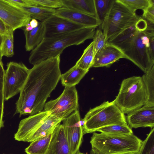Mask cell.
Returning a JSON list of instances; mask_svg holds the SVG:
<instances>
[{
  "instance_id": "obj_1",
  "label": "cell",
  "mask_w": 154,
  "mask_h": 154,
  "mask_svg": "<svg viewBox=\"0 0 154 154\" xmlns=\"http://www.w3.org/2000/svg\"><path fill=\"white\" fill-rule=\"evenodd\" d=\"M60 55L35 65L30 71L16 103L14 115L32 116L43 111L47 99L60 79Z\"/></svg>"
},
{
  "instance_id": "obj_2",
  "label": "cell",
  "mask_w": 154,
  "mask_h": 154,
  "mask_svg": "<svg viewBox=\"0 0 154 154\" xmlns=\"http://www.w3.org/2000/svg\"><path fill=\"white\" fill-rule=\"evenodd\" d=\"M95 27H85L58 35L45 38L39 44L32 50L29 58L34 65L48 59L60 55L66 48L79 45L86 40L93 38Z\"/></svg>"
},
{
  "instance_id": "obj_3",
  "label": "cell",
  "mask_w": 154,
  "mask_h": 154,
  "mask_svg": "<svg viewBox=\"0 0 154 154\" xmlns=\"http://www.w3.org/2000/svg\"><path fill=\"white\" fill-rule=\"evenodd\" d=\"M142 140L134 134L127 135L93 133L91 150L97 154H137Z\"/></svg>"
},
{
  "instance_id": "obj_4",
  "label": "cell",
  "mask_w": 154,
  "mask_h": 154,
  "mask_svg": "<svg viewBox=\"0 0 154 154\" xmlns=\"http://www.w3.org/2000/svg\"><path fill=\"white\" fill-rule=\"evenodd\" d=\"M82 123L83 135L108 126L127 124L125 114L114 101H104L90 109L83 119Z\"/></svg>"
},
{
  "instance_id": "obj_5",
  "label": "cell",
  "mask_w": 154,
  "mask_h": 154,
  "mask_svg": "<svg viewBox=\"0 0 154 154\" xmlns=\"http://www.w3.org/2000/svg\"><path fill=\"white\" fill-rule=\"evenodd\" d=\"M148 100L147 91L141 77L133 76L122 81L118 94L113 101L125 114L141 107Z\"/></svg>"
},
{
  "instance_id": "obj_6",
  "label": "cell",
  "mask_w": 154,
  "mask_h": 154,
  "mask_svg": "<svg viewBox=\"0 0 154 154\" xmlns=\"http://www.w3.org/2000/svg\"><path fill=\"white\" fill-rule=\"evenodd\" d=\"M140 18L118 0H113L101 24L106 41L135 24Z\"/></svg>"
},
{
  "instance_id": "obj_7",
  "label": "cell",
  "mask_w": 154,
  "mask_h": 154,
  "mask_svg": "<svg viewBox=\"0 0 154 154\" xmlns=\"http://www.w3.org/2000/svg\"><path fill=\"white\" fill-rule=\"evenodd\" d=\"M3 81L5 101L20 93L29 75L30 69L22 63L10 62L7 65Z\"/></svg>"
},
{
  "instance_id": "obj_8",
  "label": "cell",
  "mask_w": 154,
  "mask_h": 154,
  "mask_svg": "<svg viewBox=\"0 0 154 154\" xmlns=\"http://www.w3.org/2000/svg\"><path fill=\"white\" fill-rule=\"evenodd\" d=\"M78 109L77 91L75 86H73L65 87L59 97L45 103L43 111H49L51 115L63 120Z\"/></svg>"
},
{
  "instance_id": "obj_9",
  "label": "cell",
  "mask_w": 154,
  "mask_h": 154,
  "mask_svg": "<svg viewBox=\"0 0 154 154\" xmlns=\"http://www.w3.org/2000/svg\"><path fill=\"white\" fill-rule=\"evenodd\" d=\"M149 39L143 31H138L132 44L123 53L125 58L129 60L144 73L154 63H151L148 49Z\"/></svg>"
},
{
  "instance_id": "obj_10",
  "label": "cell",
  "mask_w": 154,
  "mask_h": 154,
  "mask_svg": "<svg viewBox=\"0 0 154 154\" xmlns=\"http://www.w3.org/2000/svg\"><path fill=\"white\" fill-rule=\"evenodd\" d=\"M62 121L71 154H76L79 151L83 136L79 111H75Z\"/></svg>"
},
{
  "instance_id": "obj_11",
  "label": "cell",
  "mask_w": 154,
  "mask_h": 154,
  "mask_svg": "<svg viewBox=\"0 0 154 154\" xmlns=\"http://www.w3.org/2000/svg\"><path fill=\"white\" fill-rule=\"evenodd\" d=\"M0 19L13 31L25 27L32 19L30 16L5 0H0Z\"/></svg>"
},
{
  "instance_id": "obj_12",
  "label": "cell",
  "mask_w": 154,
  "mask_h": 154,
  "mask_svg": "<svg viewBox=\"0 0 154 154\" xmlns=\"http://www.w3.org/2000/svg\"><path fill=\"white\" fill-rule=\"evenodd\" d=\"M127 114V122L131 128L154 127V104L146 103Z\"/></svg>"
},
{
  "instance_id": "obj_13",
  "label": "cell",
  "mask_w": 154,
  "mask_h": 154,
  "mask_svg": "<svg viewBox=\"0 0 154 154\" xmlns=\"http://www.w3.org/2000/svg\"><path fill=\"white\" fill-rule=\"evenodd\" d=\"M43 22L45 27V38L72 32L85 27L55 14Z\"/></svg>"
},
{
  "instance_id": "obj_14",
  "label": "cell",
  "mask_w": 154,
  "mask_h": 154,
  "mask_svg": "<svg viewBox=\"0 0 154 154\" xmlns=\"http://www.w3.org/2000/svg\"><path fill=\"white\" fill-rule=\"evenodd\" d=\"M51 114L49 111H43L30 116L20 122L14 138L19 141L26 142L29 136L47 119Z\"/></svg>"
},
{
  "instance_id": "obj_15",
  "label": "cell",
  "mask_w": 154,
  "mask_h": 154,
  "mask_svg": "<svg viewBox=\"0 0 154 154\" xmlns=\"http://www.w3.org/2000/svg\"><path fill=\"white\" fill-rule=\"evenodd\" d=\"M125 58L123 53L118 48L106 43L94 56L91 67H109L121 58Z\"/></svg>"
},
{
  "instance_id": "obj_16",
  "label": "cell",
  "mask_w": 154,
  "mask_h": 154,
  "mask_svg": "<svg viewBox=\"0 0 154 154\" xmlns=\"http://www.w3.org/2000/svg\"><path fill=\"white\" fill-rule=\"evenodd\" d=\"M55 15L85 27H95L101 24L96 17L65 7L55 9Z\"/></svg>"
},
{
  "instance_id": "obj_17",
  "label": "cell",
  "mask_w": 154,
  "mask_h": 154,
  "mask_svg": "<svg viewBox=\"0 0 154 154\" xmlns=\"http://www.w3.org/2000/svg\"><path fill=\"white\" fill-rule=\"evenodd\" d=\"M46 154H71L62 124H59L54 130Z\"/></svg>"
},
{
  "instance_id": "obj_18",
  "label": "cell",
  "mask_w": 154,
  "mask_h": 154,
  "mask_svg": "<svg viewBox=\"0 0 154 154\" xmlns=\"http://www.w3.org/2000/svg\"><path fill=\"white\" fill-rule=\"evenodd\" d=\"M138 32L134 24L124 29L107 41L106 43L116 46L124 53L131 45Z\"/></svg>"
},
{
  "instance_id": "obj_19",
  "label": "cell",
  "mask_w": 154,
  "mask_h": 154,
  "mask_svg": "<svg viewBox=\"0 0 154 154\" xmlns=\"http://www.w3.org/2000/svg\"><path fill=\"white\" fill-rule=\"evenodd\" d=\"M62 1L63 7L94 17L98 19L95 0H62Z\"/></svg>"
},
{
  "instance_id": "obj_20",
  "label": "cell",
  "mask_w": 154,
  "mask_h": 154,
  "mask_svg": "<svg viewBox=\"0 0 154 154\" xmlns=\"http://www.w3.org/2000/svg\"><path fill=\"white\" fill-rule=\"evenodd\" d=\"M63 120L50 114L49 116L27 138L26 142H32L41 137L46 136L54 130Z\"/></svg>"
},
{
  "instance_id": "obj_21",
  "label": "cell",
  "mask_w": 154,
  "mask_h": 154,
  "mask_svg": "<svg viewBox=\"0 0 154 154\" xmlns=\"http://www.w3.org/2000/svg\"><path fill=\"white\" fill-rule=\"evenodd\" d=\"M26 39L25 48L26 51H32L45 38V27L43 22H39L38 26L29 32L24 30Z\"/></svg>"
},
{
  "instance_id": "obj_22",
  "label": "cell",
  "mask_w": 154,
  "mask_h": 154,
  "mask_svg": "<svg viewBox=\"0 0 154 154\" xmlns=\"http://www.w3.org/2000/svg\"><path fill=\"white\" fill-rule=\"evenodd\" d=\"M88 71L75 65L66 72L61 74L60 79L62 85L65 87L75 86Z\"/></svg>"
},
{
  "instance_id": "obj_23",
  "label": "cell",
  "mask_w": 154,
  "mask_h": 154,
  "mask_svg": "<svg viewBox=\"0 0 154 154\" xmlns=\"http://www.w3.org/2000/svg\"><path fill=\"white\" fill-rule=\"evenodd\" d=\"M22 10L32 18L43 22L54 14L55 9L31 5H13Z\"/></svg>"
},
{
  "instance_id": "obj_24",
  "label": "cell",
  "mask_w": 154,
  "mask_h": 154,
  "mask_svg": "<svg viewBox=\"0 0 154 154\" xmlns=\"http://www.w3.org/2000/svg\"><path fill=\"white\" fill-rule=\"evenodd\" d=\"M52 132L31 142L25 149L27 154H46L51 140Z\"/></svg>"
},
{
  "instance_id": "obj_25",
  "label": "cell",
  "mask_w": 154,
  "mask_h": 154,
  "mask_svg": "<svg viewBox=\"0 0 154 154\" xmlns=\"http://www.w3.org/2000/svg\"><path fill=\"white\" fill-rule=\"evenodd\" d=\"M147 91V103L154 104V64L141 77Z\"/></svg>"
},
{
  "instance_id": "obj_26",
  "label": "cell",
  "mask_w": 154,
  "mask_h": 154,
  "mask_svg": "<svg viewBox=\"0 0 154 154\" xmlns=\"http://www.w3.org/2000/svg\"><path fill=\"white\" fill-rule=\"evenodd\" d=\"M96 131L116 135H127L133 134L131 128L127 124L111 125L100 128Z\"/></svg>"
},
{
  "instance_id": "obj_27",
  "label": "cell",
  "mask_w": 154,
  "mask_h": 154,
  "mask_svg": "<svg viewBox=\"0 0 154 154\" xmlns=\"http://www.w3.org/2000/svg\"><path fill=\"white\" fill-rule=\"evenodd\" d=\"M94 57L93 42H92L84 50L81 57L75 65L83 69L89 70L91 67Z\"/></svg>"
},
{
  "instance_id": "obj_28",
  "label": "cell",
  "mask_w": 154,
  "mask_h": 154,
  "mask_svg": "<svg viewBox=\"0 0 154 154\" xmlns=\"http://www.w3.org/2000/svg\"><path fill=\"white\" fill-rule=\"evenodd\" d=\"M13 32L10 28L8 32L3 35V42L0 49V54L2 57L3 56L11 57L14 55Z\"/></svg>"
},
{
  "instance_id": "obj_29",
  "label": "cell",
  "mask_w": 154,
  "mask_h": 154,
  "mask_svg": "<svg viewBox=\"0 0 154 154\" xmlns=\"http://www.w3.org/2000/svg\"><path fill=\"white\" fill-rule=\"evenodd\" d=\"M137 154H154V127L142 141Z\"/></svg>"
},
{
  "instance_id": "obj_30",
  "label": "cell",
  "mask_w": 154,
  "mask_h": 154,
  "mask_svg": "<svg viewBox=\"0 0 154 154\" xmlns=\"http://www.w3.org/2000/svg\"><path fill=\"white\" fill-rule=\"evenodd\" d=\"M134 14L138 9L143 11L150 5V0H118Z\"/></svg>"
},
{
  "instance_id": "obj_31",
  "label": "cell",
  "mask_w": 154,
  "mask_h": 154,
  "mask_svg": "<svg viewBox=\"0 0 154 154\" xmlns=\"http://www.w3.org/2000/svg\"><path fill=\"white\" fill-rule=\"evenodd\" d=\"M27 5L56 9L63 7L62 0H26Z\"/></svg>"
},
{
  "instance_id": "obj_32",
  "label": "cell",
  "mask_w": 154,
  "mask_h": 154,
  "mask_svg": "<svg viewBox=\"0 0 154 154\" xmlns=\"http://www.w3.org/2000/svg\"><path fill=\"white\" fill-rule=\"evenodd\" d=\"M95 1L98 19L101 24L113 0H95Z\"/></svg>"
},
{
  "instance_id": "obj_33",
  "label": "cell",
  "mask_w": 154,
  "mask_h": 154,
  "mask_svg": "<svg viewBox=\"0 0 154 154\" xmlns=\"http://www.w3.org/2000/svg\"><path fill=\"white\" fill-rule=\"evenodd\" d=\"M2 57H0V131L4 126L3 116L4 107L3 95V81L5 70L2 61Z\"/></svg>"
},
{
  "instance_id": "obj_34",
  "label": "cell",
  "mask_w": 154,
  "mask_h": 154,
  "mask_svg": "<svg viewBox=\"0 0 154 154\" xmlns=\"http://www.w3.org/2000/svg\"><path fill=\"white\" fill-rule=\"evenodd\" d=\"M93 39V49L94 56L106 45V41L105 36L100 29H97Z\"/></svg>"
},
{
  "instance_id": "obj_35",
  "label": "cell",
  "mask_w": 154,
  "mask_h": 154,
  "mask_svg": "<svg viewBox=\"0 0 154 154\" xmlns=\"http://www.w3.org/2000/svg\"><path fill=\"white\" fill-rule=\"evenodd\" d=\"M150 4L143 11L142 18L147 22L154 24V0H150Z\"/></svg>"
},
{
  "instance_id": "obj_36",
  "label": "cell",
  "mask_w": 154,
  "mask_h": 154,
  "mask_svg": "<svg viewBox=\"0 0 154 154\" xmlns=\"http://www.w3.org/2000/svg\"><path fill=\"white\" fill-rule=\"evenodd\" d=\"M148 37L149 42V46L148 49L149 58L151 63H154V36Z\"/></svg>"
},
{
  "instance_id": "obj_37",
  "label": "cell",
  "mask_w": 154,
  "mask_h": 154,
  "mask_svg": "<svg viewBox=\"0 0 154 154\" xmlns=\"http://www.w3.org/2000/svg\"><path fill=\"white\" fill-rule=\"evenodd\" d=\"M147 23L146 20L140 18L135 24L137 29L139 31H143L147 28Z\"/></svg>"
},
{
  "instance_id": "obj_38",
  "label": "cell",
  "mask_w": 154,
  "mask_h": 154,
  "mask_svg": "<svg viewBox=\"0 0 154 154\" xmlns=\"http://www.w3.org/2000/svg\"><path fill=\"white\" fill-rule=\"evenodd\" d=\"M147 28L143 32L148 37L154 36V24L148 22H147Z\"/></svg>"
},
{
  "instance_id": "obj_39",
  "label": "cell",
  "mask_w": 154,
  "mask_h": 154,
  "mask_svg": "<svg viewBox=\"0 0 154 154\" xmlns=\"http://www.w3.org/2000/svg\"><path fill=\"white\" fill-rule=\"evenodd\" d=\"M9 29L0 19V33L3 35L8 32Z\"/></svg>"
},
{
  "instance_id": "obj_40",
  "label": "cell",
  "mask_w": 154,
  "mask_h": 154,
  "mask_svg": "<svg viewBox=\"0 0 154 154\" xmlns=\"http://www.w3.org/2000/svg\"><path fill=\"white\" fill-rule=\"evenodd\" d=\"M29 23L31 26L33 28H34L38 26L39 22L37 20L32 18L30 21Z\"/></svg>"
},
{
  "instance_id": "obj_41",
  "label": "cell",
  "mask_w": 154,
  "mask_h": 154,
  "mask_svg": "<svg viewBox=\"0 0 154 154\" xmlns=\"http://www.w3.org/2000/svg\"><path fill=\"white\" fill-rule=\"evenodd\" d=\"M33 29L30 26V23H29L25 26V29L24 30L29 32L32 30Z\"/></svg>"
},
{
  "instance_id": "obj_42",
  "label": "cell",
  "mask_w": 154,
  "mask_h": 154,
  "mask_svg": "<svg viewBox=\"0 0 154 154\" xmlns=\"http://www.w3.org/2000/svg\"><path fill=\"white\" fill-rule=\"evenodd\" d=\"M3 39V36L0 33V49H1L2 46V42Z\"/></svg>"
},
{
  "instance_id": "obj_43",
  "label": "cell",
  "mask_w": 154,
  "mask_h": 154,
  "mask_svg": "<svg viewBox=\"0 0 154 154\" xmlns=\"http://www.w3.org/2000/svg\"><path fill=\"white\" fill-rule=\"evenodd\" d=\"M89 154H97V153L94 152L93 151H92L91 150V152Z\"/></svg>"
},
{
  "instance_id": "obj_44",
  "label": "cell",
  "mask_w": 154,
  "mask_h": 154,
  "mask_svg": "<svg viewBox=\"0 0 154 154\" xmlns=\"http://www.w3.org/2000/svg\"><path fill=\"white\" fill-rule=\"evenodd\" d=\"M76 154H86L81 152L79 151Z\"/></svg>"
},
{
  "instance_id": "obj_45",
  "label": "cell",
  "mask_w": 154,
  "mask_h": 154,
  "mask_svg": "<svg viewBox=\"0 0 154 154\" xmlns=\"http://www.w3.org/2000/svg\"><path fill=\"white\" fill-rule=\"evenodd\" d=\"M0 57H2L1 56V54H0Z\"/></svg>"
}]
</instances>
